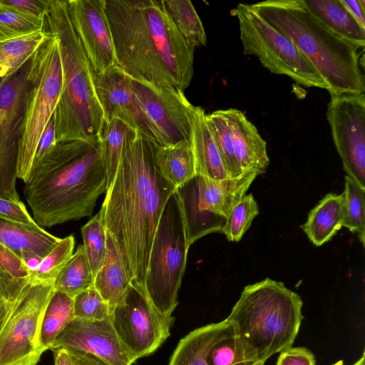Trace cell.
Wrapping results in <instances>:
<instances>
[{
    "label": "cell",
    "mask_w": 365,
    "mask_h": 365,
    "mask_svg": "<svg viewBox=\"0 0 365 365\" xmlns=\"http://www.w3.org/2000/svg\"><path fill=\"white\" fill-rule=\"evenodd\" d=\"M155 150L139 131L126 144L101 209L129 277L144 288L155 230L176 190L160 173Z\"/></svg>",
    "instance_id": "6da1fadb"
},
{
    "label": "cell",
    "mask_w": 365,
    "mask_h": 365,
    "mask_svg": "<svg viewBox=\"0 0 365 365\" xmlns=\"http://www.w3.org/2000/svg\"><path fill=\"white\" fill-rule=\"evenodd\" d=\"M118 66L132 79L184 91L193 75L194 48L163 0H106Z\"/></svg>",
    "instance_id": "7a4b0ae2"
},
{
    "label": "cell",
    "mask_w": 365,
    "mask_h": 365,
    "mask_svg": "<svg viewBox=\"0 0 365 365\" xmlns=\"http://www.w3.org/2000/svg\"><path fill=\"white\" fill-rule=\"evenodd\" d=\"M106 191L100 143L82 140L56 143L33 165L24 188L41 227L91 216Z\"/></svg>",
    "instance_id": "3957f363"
},
{
    "label": "cell",
    "mask_w": 365,
    "mask_h": 365,
    "mask_svg": "<svg viewBox=\"0 0 365 365\" xmlns=\"http://www.w3.org/2000/svg\"><path fill=\"white\" fill-rule=\"evenodd\" d=\"M250 6L298 47L321 76L330 96L364 93L360 48L327 29L301 0H268Z\"/></svg>",
    "instance_id": "277c9868"
},
{
    "label": "cell",
    "mask_w": 365,
    "mask_h": 365,
    "mask_svg": "<svg viewBox=\"0 0 365 365\" xmlns=\"http://www.w3.org/2000/svg\"><path fill=\"white\" fill-rule=\"evenodd\" d=\"M44 29L58 44L62 87L56 108L55 140L99 141L103 113L93 80V69L71 17L67 0H50Z\"/></svg>",
    "instance_id": "5b68a950"
},
{
    "label": "cell",
    "mask_w": 365,
    "mask_h": 365,
    "mask_svg": "<svg viewBox=\"0 0 365 365\" xmlns=\"http://www.w3.org/2000/svg\"><path fill=\"white\" fill-rule=\"evenodd\" d=\"M300 296L269 277L249 284L226 319L255 363L292 348L304 316Z\"/></svg>",
    "instance_id": "8992f818"
},
{
    "label": "cell",
    "mask_w": 365,
    "mask_h": 365,
    "mask_svg": "<svg viewBox=\"0 0 365 365\" xmlns=\"http://www.w3.org/2000/svg\"><path fill=\"white\" fill-rule=\"evenodd\" d=\"M46 32L29 61L26 73L24 117L17 159V178L24 183L29 178L40 136L55 112L62 87L57 41Z\"/></svg>",
    "instance_id": "52a82bcc"
},
{
    "label": "cell",
    "mask_w": 365,
    "mask_h": 365,
    "mask_svg": "<svg viewBox=\"0 0 365 365\" xmlns=\"http://www.w3.org/2000/svg\"><path fill=\"white\" fill-rule=\"evenodd\" d=\"M189 246L176 190L170 196L155 230L145 289L162 313L172 315L185 272Z\"/></svg>",
    "instance_id": "ba28073f"
},
{
    "label": "cell",
    "mask_w": 365,
    "mask_h": 365,
    "mask_svg": "<svg viewBox=\"0 0 365 365\" xmlns=\"http://www.w3.org/2000/svg\"><path fill=\"white\" fill-rule=\"evenodd\" d=\"M257 175L245 172L235 178L215 180L195 174L176 188L189 247L208 234L222 233L232 208Z\"/></svg>",
    "instance_id": "9c48e42d"
},
{
    "label": "cell",
    "mask_w": 365,
    "mask_h": 365,
    "mask_svg": "<svg viewBox=\"0 0 365 365\" xmlns=\"http://www.w3.org/2000/svg\"><path fill=\"white\" fill-rule=\"evenodd\" d=\"M244 54L254 55L272 73L285 75L305 87L326 89L319 73L298 47L265 21L250 4L235 9Z\"/></svg>",
    "instance_id": "30bf717a"
},
{
    "label": "cell",
    "mask_w": 365,
    "mask_h": 365,
    "mask_svg": "<svg viewBox=\"0 0 365 365\" xmlns=\"http://www.w3.org/2000/svg\"><path fill=\"white\" fill-rule=\"evenodd\" d=\"M55 281L33 279L22 290L0 331V365H36L44 352L39 332Z\"/></svg>",
    "instance_id": "8fae6325"
},
{
    "label": "cell",
    "mask_w": 365,
    "mask_h": 365,
    "mask_svg": "<svg viewBox=\"0 0 365 365\" xmlns=\"http://www.w3.org/2000/svg\"><path fill=\"white\" fill-rule=\"evenodd\" d=\"M139 132L157 147L190 143L192 104L183 91L158 88L132 79Z\"/></svg>",
    "instance_id": "7c38bea8"
},
{
    "label": "cell",
    "mask_w": 365,
    "mask_h": 365,
    "mask_svg": "<svg viewBox=\"0 0 365 365\" xmlns=\"http://www.w3.org/2000/svg\"><path fill=\"white\" fill-rule=\"evenodd\" d=\"M174 320L158 309L145 288L133 281L123 302L113 309L111 315L120 340L136 360L161 346L170 336Z\"/></svg>",
    "instance_id": "4fadbf2b"
},
{
    "label": "cell",
    "mask_w": 365,
    "mask_h": 365,
    "mask_svg": "<svg viewBox=\"0 0 365 365\" xmlns=\"http://www.w3.org/2000/svg\"><path fill=\"white\" fill-rule=\"evenodd\" d=\"M29 61L13 76L0 81V198L16 202L21 201L16 181Z\"/></svg>",
    "instance_id": "5bb4252c"
},
{
    "label": "cell",
    "mask_w": 365,
    "mask_h": 365,
    "mask_svg": "<svg viewBox=\"0 0 365 365\" xmlns=\"http://www.w3.org/2000/svg\"><path fill=\"white\" fill-rule=\"evenodd\" d=\"M327 117L346 175L365 188V94L331 96Z\"/></svg>",
    "instance_id": "9a60e30c"
},
{
    "label": "cell",
    "mask_w": 365,
    "mask_h": 365,
    "mask_svg": "<svg viewBox=\"0 0 365 365\" xmlns=\"http://www.w3.org/2000/svg\"><path fill=\"white\" fill-rule=\"evenodd\" d=\"M74 28L93 71L118 66L106 12V0H67Z\"/></svg>",
    "instance_id": "2e32d148"
},
{
    "label": "cell",
    "mask_w": 365,
    "mask_h": 365,
    "mask_svg": "<svg viewBox=\"0 0 365 365\" xmlns=\"http://www.w3.org/2000/svg\"><path fill=\"white\" fill-rule=\"evenodd\" d=\"M59 348L94 355L108 365H133L137 361L122 344L111 319L73 318L56 337L51 350Z\"/></svg>",
    "instance_id": "e0dca14e"
},
{
    "label": "cell",
    "mask_w": 365,
    "mask_h": 365,
    "mask_svg": "<svg viewBox=\"0 0 365 365\" xmlns=\"http://www.w3.org/2000/svg\"><path fill=\"white\" fill-rule=\"evenodd\" d=\"M93 80L104 122L117 118L139 131L132 78L117 66L100 73L93 71Z\"/></svg>",
    "instance_id": "ac0fdd59"
},
{
    "label": "cell",
    "mask_w": 365,
    "mask_h": 365,
    "mask_svg": "<svg viewBox=\"0 0 365 365\" xmlns=\"http://www.w3.org/2000/svg\"><path fill=\"white\" fill-rule=\"evenodd\" d=\"M226 112L235 155L242 170L258 175L264 173L269 164L266 141L242 111L228 108Z\"/></svg>",
    "instance_id": "d6986e66"
},
{
    "label": "cell",
    "mask_w": 365,
    "mask_h": 365,
    "mask_svg": "<svg viewBox=\"0 0 365 365\" xmlns=\"http://www.w3.org/2000/svg\"><path fill=\"white\" fill-rule=\"evenodd\" d=\"M189 118L190 144L194 157L195 173L215 180L231 178L223 165L204 110L192 105Z\"/></svg>",
    "instance_id": "ffe728a7"
},
{
    "label": "cell",
    "mask_w": 365,
    "mask_h": 365,
    "mask_svg": "<svg viewBox=\"0 0 365 365\" xmlns=\"http://www.w3.org/2000/svg\"><path fill=\"white\" fill-rule=\"evenodd\" d=\"M105 256L93 279V287L113 309L122 304L132 282L112 235L107 230Z\"/></svg>",
    "instance_id": "44dd1931"
},
{
    "label": "cell",
    "mask_w": 365,
    "mask_h": 365,
    "mask_svg": "<svg viewBox=\"0 0 365 365\" xmlns=\"http://www.w3.org/2000/svg\"><path fill=\"white\" fill-rule=\"evenodd\" d=\"M307 10L327 29L360 48L365 46V28L341 0H301Z\"/></svg>",
    "instance_id": "7402d4cb"
},
{
    "label": "cell",
    "mask_w": 365,
    "mask_h": 365,
    "mask_svg": "<svg viewBox=\"0 0 365 365\" xmlns=\"http://www.w3.org/2000/svg\"><path fill=\"white\" fill-rule=\"evenodd\" d=\"M232 326V323L225 319L190 331L178 344L170 359L169 365H208L206 359L209 351L228 332Z\"/></svg>",
    "instance_id": "603a6c76"
},
{
    "label": "cell",
    "mask_w": 365,
    "mask_h": 365,
    "mask_svg": "<svg viewBox=\"0 0 365 365\" xmlns=\"http://www.w3.org/2000/svg\"><path fill=\"white\" fill-rule=\"evenodd\" d=\"M39 225H29L0 217V243L19 256L32 252L43 258L60 241Z\"/></svg>",
    "instance_id": "cb8c5ba5"
},
{
    "label": "cell",
    "mask_w": 365,
    "mask_h": 365,
    "mask_svg": "<svg viewBox=\"0 0 365 365\" xmlns=\"http://www.w3.org/2000/svg\"><path fill=\"white\" fill-rule=\"evenodd\" d=\"M343 195L329 193L309 212L301 225L309 240L316 246L329 241L342 227Z\"/></svg>",
    "instance_id": "d4e9b609"
},
{
    "label": "cell",
    "mask_w": 365,
    "mask_h": 365,
    "mask_svg": "<svg viewBox=\"0 0 365 365\" xmlns=\"http://www.w3.org/2000/svg\"><path fill=\"white\" fill-rule=\"evenodd\" d=\"M155 160L161 175L175 188L196 174L192 148L187 141L155 146Z\"/></svg>",
    "instance_id": "484cf974"
},
{
    "label": "cell",
    "mask_w": 365,
    "mask_h": 365,
    "mask_svg": "<svg viewBox=\"0 0 365 365\" xmlns=\"http://www.w3.org/2000/svg\"><path fill=\"white\" fill-rule=\"evenodd\" d=\"M138 132L117 118L104 122L99 143L107 177V189L113 181L126 144Z\"/></svg>",
    "instance_id": "4316f807"
},
{
    "label": "cell",
    "mask_w": 365,
    "mask_h": 365,
    "mask_svg": "<svg viewBox=\"0 0 365 365\" xmlns=\"http://www.w3.org/2000/svg\"><path fill=\"white\" fill-rule=\"evenodd\" d=\"M47 32L43 29L22 36L0 42V81L18 72L27 63Z\"/></svg>",
    "instance_id": "83f0119b"
},
{
    "label": "cell",
    "mask_w": 365,
    "mask_h": 365,
    "mask_svg": "<svg viewBox=\"0 0 365 365\" xmlns=\"http://www.w3.org/2000/svg\"><path fill=\"white\" fill-rule=\"evenodd\" d=\"M73 318V298L54 290L45 310L39 332V344L44 351L51 350L56 337Z\"/></svg>",
    "instance_id": "f1b7e54d"
},
{
    "label": "cell",
    "mask_w": 365,
    "mask_h": 365,
    "mask_svg": "<svg viewBox=\"0 0 365 365\" xmlns=\"http://www.w3.org/2000/svg\"><path fill=\"white\" fill-rule=\"evenodd\" d=\"M92 274L83 244L80 245L55 279L54 289L73 298L93 287Z\"/></svg>",
    "instance_id": "f546056e"
},
{
    "label": "cell",
    "mask_w": 365,
    "mask_h": 365,
    "mask_svg": "<svg viewBox=\"0 0 365 365\" xmlns=\"http://www.w3.org/2000/svg\"><path fill=\"white\" fill-rule=\"evenodd\" d=\"M166 9L187 45L194 48L206 44L202 23L189 0H163Z\"/></svg>",
    "instance_id": "4dcf8cb0"
},
{
    "label": "cell",
    "mask_w": 365,
    "mask_h": 365,
    "mask_svg": "<svg viewBox=\"0 0 365 365\" xmlns=\"http://www.w3.org/2000/svg\"><path fill=\"white\" fill-rule=\"evenodd\" d=\"M206 120L230 178L240 177L245 172L242 170L235 155L226 110H217L206 114Z\"/></svg>",
    "instance_id": "1f68e13d"
},
{
    "label": "cell",
    "mask_w": 365,
    "mask_h": 365,
    "mask_svg": "<svg viewBox=\"0 0 365 365\" xmlns=\"http://www.w3.org/2000/svg\"><path fill=\"white\" fill-rule=\"evenodd\" d=\"M343 195L342 227L356 233L364 247L365 242V188L346 175Z\"/></svg>",
    "instance_id": "d6a6232c"
},
{
    "label": "cell",
    "mask_w": 365,
    "mask_h": 365,
    "mask_svg": "<svg viewBox=\"0 0 365 365\" xmlns=\"http://www.w3.org/2000/svg\"><path fill=\"white\" fill-rule=\"evenodd\" d=\"M107 229L101 210L81 227L83 245L93 278L105 256Z\"/></svg>",
    "instance_id": "836d02e7"
},
{
    "label": "cell",
    "mask_w": 365,
    "mask_h": 365,
    "mask_svg": "<svg viewBox=\"0 0 365 365\" xmlns=\"http://www.w3.org/2000/svg\"><path fill=\"white\" fill-rule=\"evenodd\" d=\"M208 365H259L249 360L242 344L235 332L233 325L228 332L209 351L206 359Z\"/></svg>",
    "instance_id": "e575fe53"
},
{
    "label": "cell",
    "mask_w": 365,
    "mask_h": 365,
    "mask_svg": "<svg viewBox=\"0 0 365 365\" xmlns=\"http://www.w3.org/2000/svg\"><path fill=\"white\" fill-rule=\"evenodd\" d=\"M44 29V20L0 4V42Z\"/></svg>",
    "instance_id": "d590c367"
},
{
    "label": "cell",
    "mask_w": 365,
    "mask_h": 365,
    "mask_svg": "<svg viewBox=\"0 0 365 365\" xmlns=\"http://www.w3.org/2000/svg\"><path fill=\"white\" fill-rule=\"evenodd\" d=\"M258 214V204L253 195H245L232 208L222 233L229 241L239 242Z\"/></svg>",
    "instance_id": "8d00e7d4"
},
{
    "label": "cell",
    "mask_w": 365,
    "mask_h": 365,
    "mask_svg": "<svg viewBox=\"0 0 365 365\" xmlns=\"http://www.w3.org/2000/svg\"><path fill=\"white\" fill-rule=\"evenodd\" d=\"M75 239L73 235L61 238L49 253L44 257L34 275V279L55 281L73 254Z\"/></svg>",
    "instance_id": "74e56055"
},
{
    "label": "cell",
    "mask_w": 365,
    "mask_h": 365,
    "mask_svg": "<svg viewBox=\"0 0 365 365\" xmlns=\"http://www.w3.org/2000/svg\"><path fill=\"white\" fill-rule=\"evenodd\" d=\"M74 318L85 320H104L111 319L113 309L92 287L73 298Z\"/></svg>",
    "instance_id": "f35d334b"
},
{
    "label": "cell",
    "mask_w": 365,
    "mask_h": 365,
    "mask_svg": "<svg viewBox=\"0 0 365 365\" xmlns=\"http://www.w3.org/2000/svg\"><path fill=\"white\" fill-rule=\"evenodd\" d=\"M31 281L16 279L0 267V331L8 320L19 296Z\"/></svg>",
    "instance_id": "ab89813d"
},
{
    "label": "cell",
    "mask_w": 365,
    "mask_h": 365,
    "mask_svg": "<svg viewBox=\"0 0 365 365\" xmlns=\"http://www.w3.org/2000/svg\"><path fill=\"white\" fill-rule=\"evenodd\" d=\"M0 267L16 279L31 281L32 276L21 257L0 243Z\"/></svg>",
    "instance_id": "60d3db41"
},
{
    "label": "cell",
    "mask_w": 365,
    "mask_h": 365,
    "mask_svg": "<svg viewBox=\"0 0 365 365\" xmlns=\"http://www.w3.org/2000/svg\"><path fill=\"white\" fill-rule=\"evenodd\" d=\"M52 351L54 365H108L97 356L86 352L65 348Z\"/></svg>",
    "instance_id": "b9f144b4"
},
{
    "label": "cell",
    "mask_w": 365,
    "mask_h": 365,
    "mask_svg": "<svg viewBox=\"0 0 365 365\" xmlns=\"http://www.w3.org/2000/svg\"><path fill=\"white\" fill-rule=\"evenodd\" d=\"M50 0H0V4L21 14L43 19Z\"/></svg>",
    "instance_id": "7bdbcfd3"
},
{
    "label": "cell",
    "mask_w": 365,
    "mask_h": 365,
    "mask_svg": "<svg viewBox=\"0 0 365 365\" xmlns=\"http://www.w3.org/2000/svg\"><path fill=\"white\" fill-rule=\"evenodd\" d=\"M0 217L29 225H38L21 201L16 202L0 198Z\"/></svg>",
    "instance_id": "ee69618b"
},
{
    "label": "cell",
    "mask_w": 365,
    "mask_h": 365,
    "mask_svg": "<svg viewBox=\"0 0 365 365\" xmlns=\"http://www.w3.org/2000/svg\"><path fill=\"white\" fill-rule=\"evenodd\" d=\"M314 354L305 347H294L280 352L277 365H315Z\"/></svg>",
    "instance_id": "f6af8a7d"
},
{
    "label": "cell",
    "mask_w": 365,
    "mask_h": 365,
    "mask_svg": "<svg viewBox=\"0 0 365 365\" xmlns=\"http://www.w3.org/2000/svg\"><path fill=\"white\" fill-rule=\"evenodd\" d=\"M55 144V114L53 113L40 136L33 165L38 162Z\"/></svg>",
    "instance_id": "bcb514c9"
},
{
    "label": "cell",
    "mask_w": 365,
    "mask_h": 365,
    "mask_svg": "<svg viewBox=\"0 0 365 365\" xmlns=\"http://www.w3.org/2000/svg\"><path fill=\"white\" fill-rule=\"evenodd\" d=\"M349 13L354 19L365 28L364 12H365V1L364 0H341Z\"/></svg>",
    "instance_id": "7dc6e473"
},
{
    "label": "cell",
    "mask_w": 365,
    "mask_h": 365,
    "mask_svg": "<svg viewBox=\"0 0 365 365\" xmlns=\"http://www.w3.org/2000/svg\"><path fill=\"white\" fill-rule=\"evenodd\" d=\"M19 257L34 278L43 258L32 252H23Z\"/></svg>",
    "instance_id": "c3c4849f"
},
{
    "label": "cell",
    "mask_w": 365,
    "mask_h": 365,
    "mask_svg": "<svg viewBox=\"0 0 365 365\" xmlns=\"http://www.w3.org/2000/svg\"><path fill=\"white\" fill-rule=\"evenodd\" d=\"M352 365H365V351L362 352L361 357Z\"/></svg>",
    "instance_id": "681fc988"
},
{
    "label": "cell",
    "mask_w": 365,
    "mask_h": 365,
    "mask_svg": "<svg viewBox=\"0 0 365 365\" xmlns=\"http://www.w3.org/2000/svg\"><path fill=\"white\" fill-rule=\"evenodd\" d=\"M343 364H344V361L339 360V361H336V363L333 364L332 365H343Z\"/></svg>",
    "instance_id": "f907efd6"
}]
</instances>
